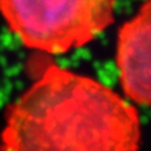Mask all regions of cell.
I'll return each mask as SVG.
<instances>
[{
	"label": "cell",
	"mask_w": 151,
	"mask_h": 151,
	"mask_svg": "<svg viewBox=\"0 0 151 151\" xmlns=\"http://www.w3.org/2000/svg\"><path fill=\"white\" fill-rule=\"evenodd\" d=\"M1 151H139L134 103L88 76L48 64L9 106Z\"/></svg>",
	"instance_id": "1"
},
{
	"label": "cell",
	"mask_w": 151,
	"mask_h": 151,
	"mask_svg": "<svg viewBox=\"0 0 151 151\" xmlns=\"http://www.w3.org/2000/svg\"><path fill=\"white\" fill-rule=\"evenodd\" d=\"M117 0H0L8 29L28 49L65 54L113 23Z\"/></svg>",
	"instance_id": "2"
},
{
	"label": "cell",
	"mask_w": 151,
	"mask_h": 151,
	"mask_svg": "<svg viewBox=\"0 0 151 151\" xmlns=\"http://www.w3.org/2000/svg\"><path fill=\"white\" fill-rule=\"evenodd\" d=\"M150 0L120 28L116 42V64L120 84L131 103H150Z\"/></svg>",
	"instance_id": "3"
}]
</instances>
